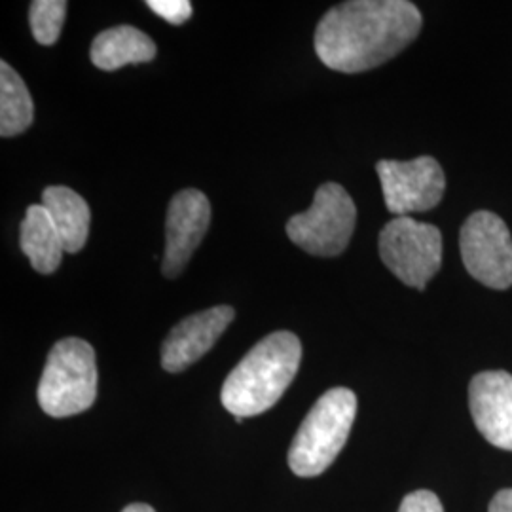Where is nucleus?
<instances>
[{
	"instance_id": "17",
	"label": "nucleus",
	"mask_w": 512,
	"mask_h": 512,
	"mask_svg": "<svg viewBox=\"0 0 512 512\" xmlns=\"http://www.w3.org/2000/svg\"><path fill=\"white\" fill-rule=\"evenodd\" d=\"M147 6L171 25H183L192 18V4L188 0H147Z\"/></svg>"
},
{
	"instance_id": "19",
	"label": "nucleus",
	"mask_w": 512,
	"mask_h": 512,
	"mask_svg": "<svg viewBox=\"0 0 512 512\" xmlns=\"http://www.w3.org/2000/svg\"><path fill=\"white\" fill-rule=\"evenodd\" d=\"M490 512H512V490H501L490 503Z\"/></svg>"
},
{
	"instance_id": "12",
	"label": "nucleus",
	"mask_w": 512,
	"mask_h": 512,
	"mask_svg": "<svg viewBox=\"0 0 512 512\" xmlns=\"http://www.w3.org/2000/svg\"><path fill=\"white\" fill-rule=\"evenodd\" d=\"M90 55L97 69L118 71L126 65L152 61L156 57V44L143 31L120 25L99 33L93 40Z\"/></svg>"
},
{
	"instance_id": "6",
	"label": "nucleus",
	"mask_w": 512,
	"mask_h": 512,
	"mask_svg": "<svg viewBox=\"0 0 512 512\" xmlns=\"http://www.w3.org/2000/svg\"><path fill=\"white\" fill-rule=\"evenodd\" d=\"M380 256L387 270L404 285L423 291L442 264V234L427 222L395 217L378 239Z\"/></svg>"
},
{
	"instance_id": "4",
	"label": "nucleus",
	"mask_w": 512,
	"mask_h": 512,
	"mask_svg": "<svg viewBox=\"0 0 512 512\" xmlns=\"http://www.w3.org/2000/svg\"><path fill=\"white\" fill-rule=\"evenodd\" d=\"M97 363L92 346L80 338L55 344L38 384V404L52 418H69L97 399Z\"/></svg>"
},
{
	"instance_id": "14",
	"label": "nucleus",
	"mask_w": 512,
	"mask_h": 512,
	"mask_svg": "<svg viewBox=\"0 0 512 512\" xmlns=\"http://www.w3.org/2000/svg\"><path fill=\"white\" fill-rule=\"evenodd\" d=\"M19 245L38 274H54L59 268L65 247L54 220L42 203L27 209L25 219L21 222Z\"/></svg>"
},
{
	"instance_id": "16",
	"label": "nucleus",
	"mask_w": 512,
	"mask_h": 512,
	"mask_svg": "<svg viewBox=\"0 0 512 512\" xmlns=\"http://www.w3.org/2000/svg\"><path fill=\"white\" fill-rule=\"evenodd\" d=\"M67 18L65 0H35L29 10V23L33 37L42 46H52L61 35Z\"/></svg>"
},
{
	"instance_id": "18",
	"label": "nucleus",
	"mask_w": 512,
	"mask_h": 512,
	"mask_svg": "<svg viewBox=\"0 0 512 512\" xmlns=\"http://www.w3.org/2000/svg\"><path fill=\"white\" fill-rule=\"evenodd\" d=\"M399 512H444L439 497L427 490H418L406 495Z\"/></svg>"
},
{
	"instance_id": "5",
	"label": "nucleus",
	"mask_w": 512,
	"mask_h": 512,
	"mask_svg": "<svg viewBox=\"0 0 512 512\" xmlns=\"http://www.w3.org/2000/svg\"><path fill=\"white\" fill-rule=\"evenodd\" d=\"M357 224V207L348 190L336 183L321 184L306 213L287 222L294 245L315 256H338L348 249Z\"/></svg>"
},
{
	"instance_id": "20",
	"label": "nucleus",
	"mask_w": 512,
	"mask_h": 512,
	"mask_svg": "<svg viewBox=\"0 0 512 512\" xmlns=\"http://www.w3.org/2000/svg\"><path fill=\"white\" fill-rule=\"evenodd\" d=\"M122 512H156L150 505H145V503H131L128 505L126 509Z\"/></svg>"
},
{
	"instance_id": "1",
	"label": "nucleus",
	"mask_w": 512,
	"mask_h": 512,
	"mask_svg": "<svg viewBox=\"0 0 512 512\" xmlns=\"http://www.w3.org/2000/svg\"><path fill=\"white\" fill-rule=\"evenodd\" d=\"M421 12L408 0H351L317 25L315 52L338 73H365L401 54L421 31Z\"/></svg>"
},
{
	"instance_id": "2",
	"label": "nucleus",
	"mask_w": 512,
	"mask_h": 512,
	"mask_svg": "<svg viewBox=\"0 0 512 512\" xmlns=\"http://www.w3.org/2000/svg\"><path fill=\"white\" fill-rule=\"evenodd\" d=\"M302 359V344L289 330L260 340L230 372L220 391L224 408L236 420L270 410L293 384Z\"/></svg>"
},
{
	"instance_id": "7",
	"label": "nucleus",
	"mask_w": 512,
	"mask_h": 512,
	"mask_svg": "<svg viewBox=\"0 0 512 512\" xmlns=\"http://www.w3.org/2000/svg\"><path fill=\"white\" fill-rule=\"evenodd\" d=\"M467 272L482 285L505 291L512 287V236L507 224L490 211H476L459 234Z\"/></svg>"
},
{
	"instance_id": "10",
	"label": "nucleus",
	"mask_w": 512,
	"mask_h": 512,
	"mask_svg": "<svg viewBox=\"0 0 512 512\" xmlns=\"http://www.w3.org/2000/svg\"><path fill=\"white\" fill-rule=\"evenodd\" d=\"M236 311L230 306H215L198 311L177 323L162 346V366L165 372L177 374L200 361L217 344L224 330L234 321Z\"/></svg>"
},
{
	"instance_id": "3",
	"label": "nucleus",
	"mask_w": 512,
	"mask_h": 512,
	"mask_svg": "<svg viewBox=\"0 0 512 512\" xmlns=\"http://www.w3.org/2000/svg\"><path fill=\"white\" fill-rule=\"evenodd\" d=\"M355 416L357 397L348 387H334L313 404L289 450L294 475L311 478L325 473L346 446Z\"/></svg>"
},
{
	"instance_id": "8",
	"label": "nucleus",
	"mask_w": 512,
	"mask_h": 512,
	"mask_svg": "<svg viewBox=\"0 0 512 512\" xmlns=\"http://www.w3.org/2000/svg\"><path fill=\"white\" fill-rule=\"evenodd\" d=\"M376 171L384 190L385 207L395 217L435 209L446 190L444 171L431 156L408 162L382 160Z\"/></svg>"
},
{
	"instance_id": "9",
	"label": "nucleus",
	"mask_w": 512,
	"mask_h": 512,
	"mask_svg": "<svg viewBox=\"0 0 512 512\" xmlns=\"http://www.w3.org/2000/svg\"><path fill=\"white\" fill-rule=\"evenodd\" d=\"M211 222V203L207 196L186 188L169 203L165 219V253L162 272L173 279L183 272L188 260L202 243Z\"/></svg>"
},
{
	"instance_id": "15",
	"label": "nucleus",
	"mask_w": 512,
	"mask_h": 512,
	"mask_svg": "<svg viewBox=\"0 0 512 512\" xmlns=\"http://www.w3.org/2000/svg\"><path fill=\"white\" fill-rule=\"evenodd\" d=\"M35 120L33 97L25 82L6 61L0 63V135L16 137Z\"/></svg>"
},
{
	"instance_id": "13",
	"label": "nucleus",
	"mask_w": 512,
	"mask_h": 512,
	"mask_svg": "<svg viewBox=\"0 0 512 512\" xmlns=\"http://www.w3.org/2000/svg\"><path fill=\"white\" fill-rule=\"evenodd\" d=\"M42 205L54 220L65 253L84 249L90 234V207L86 200L67 186H48L42 192Z\"/></svg>"
},
{
	"instance_id": "11",
	"label": "nucleus",
	"mask_w": 512,
	"mask_h": 512,
	"mask_svg": "<svg viewBox=\"0 0 512 512\" xmlns=\"http://www.w3.org/2000/svg\"><path fill=\"white\" fill-rule=\"evenodd\" d=\"M469 408L480 435L495 448L512 452V374H476L469 385Z\"/></svg>"
}]
</instances>
